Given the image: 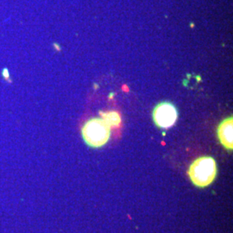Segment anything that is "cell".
<instances>
[{
    "label": "cell",
    "instance_id": "cell-3",
    "mask_svg": "<svg viewBox=\"0 0 233 233\" xmlns=\"http://www.w3.org/2000/svg\"><path fill=\"white\" fill-rule=\"evenodd\" d=\"M153 119L158 127L162 129L170 128L176 122V108L170 103L162 102L154 109Z\"/></svg>",
    "mask_w": 233,
    "mask_h": 233
},
{
    "label": "cell",
    "instance_id": "cell-4",
    "mask_svg": "<svg viewBox=\"0 0 233 233\" xmlns=\"http://www.w3.org/2000/svg\"><path fill=\"white\" fill-rule=\"evenodd\" d=\"M233 120L232 116L225 118L218 125L217 134L218 140L225 149L231 150L233 148Z\"/></svg>",
    "mask_w": 233,
    "mask_h": 233
},
{
    "label": "cell",
    "instance_id": "cell-1",
    "mask_svg": "<svg viewBox=\"0 0 233 233\" xmlns=\"http://www.w3.org/2000/svg\"><path fill=\"white\" fill-rule=\"evenodd\" d=\"M187 174L193 185L201 188L206 187L217 176L216 161L211 156L199 157L190 165Z\"/></svg>",
    "mask_w": 233,
    "mask_h": 233
},
{
    "label": "cell",
    "instance_id": "cell-5",
    "mask_svg": "<svg viewBox=\"0 0 233 233\" xmlns=\"http://www.w3.org/2000/svg\"><path fill=\"white\" fill-rule=\"evenodd\" d=\"M101 118L105 121V123L111 128H116L121 124V116L117 112L111 111V112H100Z\"/></svg>",
    "mask_w": 233,
    "mask_h": 233
},
{
    "label": "cell",
    "instance_id": "cell-6",
    "mask_svg": "<svg viewBox=\"0 0 233 233\" xmlns=\"http://www.w3.org/2000/svg\"><path fill=\"white\" fill-rule=\"evenodd\" d=\"M2 75L4 77V79L6 81H8L9 83H11V78H10V73H9V70L7 68H4L3 71H2Z\"/></svg>",
    "mask_w": 233,
    "mask_h": 233
},
{
    "label": "cell",
    "instance_id": "cell-2",
    "mask_svg": "<svg viewBox=\"0 0 233 233\" xmlns=\"http://www.w3.org/2000/svg\"><path fill=\"white\" fill-rule=\"evenodd\" d=\"M81 135L88 146L99 148L108 142L111 136V127L101 117H94L85 123L81 129Z\"/></svg>",
    "mask_w": 233,
    "mask_h": 233
}]
</instances>
